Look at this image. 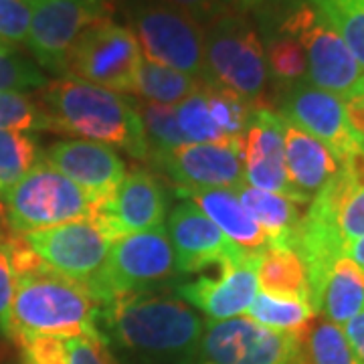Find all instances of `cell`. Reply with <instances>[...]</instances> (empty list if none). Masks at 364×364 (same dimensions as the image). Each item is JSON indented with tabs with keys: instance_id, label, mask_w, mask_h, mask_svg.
I'll list each match as a JSON object with an SVG mask.
<instances>
[{
	"instance_id": "6da1fadb",
	"label": "cell",
	"mask_w": 364,
	"mask_h": 364,
	"mask_svg": "<svg viewBox=\"0 0 364 364\" xmlns=\"http://www.w3.org/2000/svg\"><path fill=\"white\" fill-rule=\"evenodd\" d=\"M39 104L49 114L53 132L87 142L117 146L136 160H148V140L136 104L126 95L73 77L41 87Z\"/></svg>"
},
{
	"instance_id": "7a4b0ae2",
	"label": "cell",
	"mask_w": 364,
	"mask_h": 364,
	"mask_svg": "<svg viewBox=\"0 0 364 364\" xmlns=\"http://www.w3.org/2000/svg\"><path fill=\"white\" fill-rule=\"evenodd\" d=\"M100 310L85 287L53 272L43 259L14 273L11 324L16 342L35 336L104 338L97 328Z\"/></svg>"
},
{
	"instance_id": "3957f363",
	"label": "cell",
	"mask_w": 364,
	"mask_h": 364,
	"mask_svg": "<svg viewBox=\"0 0 364 364\" xmlns=\"http://www.w3.org/2000/svg\"><path fill=\"white\" fill-rule=\"evenodd\" d=\"M100 318L122 346L148 354L195 352L205 330L184 299L158 289L114 296L102 306Z\"/></svg>"
},
{
	"instance_id": "277c9868",
	"label": "cell",
	"mask_w": 364,
	"mask_h": 364,
	"mask_svg": "<svg viewBox=\"0 0 364 364\" xmlns=\"http://www.w3.org/2000/svg\"><path fill=\"white\" fill-rule=\"evenodd\" d=\"M132 33L146 61L207 81L205 26L164 0H126Z\"/></svg>"
},
{
	"instance_id": "5b68a950",
	"label": "cell",
	"mask_w": 364,
	"mask_h": 364,
	"mask_svg": "<svg viewBox=\"0 0 364 364\" xmlns=\"http://www.w3.org/2000/svg\"><path fill=\"white\" fill-rule=\"evenodd\" d=\"M9 233L26 235L91 217V205L75 182L47 160L37 164L2 195Z\"/></svg>"
},
{
	"instance_id": "8992f818",
	"label": "cell",
	"mask_w": 364,
	"mask_h": 364,
	"mask_svg": "<svg viewBox=\"0 0 364 364\" xmlns=\"http://www.w3.org/2000/svg\"><path fill=\"white\" fill-rule=\"evenodd\" d=\"M265 33H282L298 41L308 63V81L342 100L356 90L364 75L348 45L306 0L289 2Z\"/></svg>"
},
{
	"instance_id": "52a82bcc",
	"label": "cell",
	"mask_w": 364,
	"mask_h": 364,
	"mask_svg": "<svg viewBox=\"0 0 364 364\" xmlns=\"http://www.w3.org/2000/svg\"><path fill=\"white\" fill-rule=\"evenodd\" d=\"M207 83L259 105L267 87V59L255 26L245 16L227 13L205 26Z\"/></svg>"
},
{
	"instance_id": "ba28073f",
	"label": "cell",
	"mask_w": 364,
	"mask_h": 364,
	"mask_svg": "<svg viewBox=\"0 0 364 364\" xmlns=\"http://www.w3.org/2000/svg\"><path fill=\"white\" fill-rule=\"evenodd\" d=\"M176 273L166 227L119 237L112 243L100 275L87 287L100 308L119 294L156 289Z\"/></svg>"
},
{
	"instance_id": "9c48e42d",
	"label": "cell",
	"mask_w": 364,
	"mask_h": 364,
	"mask_svg": "<svg viewBox=\"0 0 364 364\" xmlns=\"http://www.w3.org/2000/svg\"><path fill=\"white\" fill-rule=\"evenodd\" d=\"M306 336L263 328L247 316L207 322L196 364H304Z\"/></svg>"
},
{
	"instance_id": "30bf717a",
	"label": "cell",
	"mask_w": 364,
	"mask_h": 364,
	"mask_svg": "<svg viewBox=\"0 0 364 364\" xmlns=\"http://www.w3.org/2000/svg\"><path fill=\"white\" fill-rule=\"evenodd\" d=\"M142 59L140 45L130 28L107 18L90 26L73 45L67 57L65 77L134 95V81Z\"/></svg>"
},
{
	"instance_id": "8fae6325",
	"label": "cell",
	"mask_w": 364,
	"mask_h": 364,
	"mask_svg": "<svg viewBox=\"0 0 364 364\" xmlns=\"http://www.w3.org/2000/svg\"><path fill=\"white\" fill-rule=\"evenodd\" d=\"M31 26L26 45L37 63L65 77L67 57L77 39L102 21L112 18L107 0H28Z\"/></svg>"
},
{
	"instance_id": "7c38bea8",
	"label": "cell",
	"mask_w": 364,
	"mask_h": 364,
	"mask_svg": "<svg viewBox=\"0 0 364 364\" xmlns=\"http://www.w3.org/2000/svg\"><path fill=\"white\" fill-rule=\"evenodd\" d=\"M21 237L47 267L77 282L85 289L100 275L114 243L90 219L57 225Z\"/></svg>"
},
{
	"instance_id": "4fadbf2b",
	"label": "cell",
	"mask_w": 364,
	"mask_h": 364,
	"mask_svg": "<svg viewBox=\"0 0 364 364\" xmlns=\"http://www.w3.org/2000/svg\"><path fill=\"white\" fill-rule=\"evenodd\" d=\"M279 116L320 140L338 162L360 148L348 126L342 97L316 87L310 81H298L286 87Z\"/></svg>"
},
{
	"instance_id": "5bb4252c",
	"label": "cell",
	"mask_w": 364,
	"mask_h": 364,
	"mask_svg": "<svg viewBox=\"0 0 364 364\" xmlns=\"http://www.w3.org/2000/svg\"><path fill=\"white\" fill-rule=\"evenodd\" d=\"M257 263L259 253H249L239 259L219 265L217 277H198L178 286V298L195 306L208 322H223L245 316L257 296Z\"/></svg>"
},
{
	"instance_id": "9a60e30c",
	"label": "cell",
	"mask_w": 364,
	"mask_h": 364,
	"mask_svg": "<svg viewBox=\"0 0 364 364\" xmlns=\"http://www.w3.org/2000/svg\"><path fill=\"white\" fill-rule=\"evenodd\" d=\"M178 188H231L243 184V146L184 144L148 158Z\"/></svg>"
},
{
	"instance_id": "2e32d148",
	"label": "cell",
	"mask_w": 364,
	"mask_h": 364,
	"mask_svg": "<svg viewBox=\"0 0 364 364\" xmlns=\"http://www.w3.org/2000/svg\"><path fill=\"white\" fill-rule=\"evenodd\" d=\"M166 219V193L148 170L136 168L122 181L114 198L91 210L95 223L112 241L130 233L162 227Z\"/></svg>"
},
{
	"instance_id": "e0dca14e",
	"label": "cell",
	"mask_w": 364,
	"mask_h": 364,
	"mask_svg": "<svg viewBox=\"0 0 364 364\" xmlns=\"http://www.w3.org/2000/svg\"><path fill=\"white\" fill-rule=\"evenodd\" d=\"M45 160L85 193L91 210L107 205L126 178V164L109 146L87 140L53 144Z\"/></svg>"
},
{
	"instance_id": "ac0fdd59",
	"label": "cell",
	"mask_w": 364,
	"mask_h": 364,
	"mask_svg": "<svg viewBox=\"0 0 364 364\" xmlns=\"http://www.w3.org/2000/svg\"><path fill=\"white\" fill-rule=\"evenodd\" d=\"M166 233L178 273H198L210 265H221L225 261L249 255L233 245L191 200L172 208Z\"/></svg>"
},
{
	"instance_id": "d6986e66",
	"label": "cell",
	"mask_w": 364,
	"mask_h": 364,
	"mask_svg": "<svg viewBox=\"0 0 364 364\" xmlns=\"http://www.w3.org/2000/svg\"><path fill=\"white\" fill-rule=\"evenodd\" d=\"M243 181L245 184L291 198L286 174L284 117L257 105L243 134ZM294 200V198H291Z\"/></svg>"
},
{
	"instance_id": "ffe728a7",
	"label": "cell",
	"mask_w": 364,
	"mask_h": 364,
	"mask_svg": "<svg viewBox=\"0 0 364 364\" xmlns=\"http://www.w3.org/2000/svg\"><path fill=\"white\" fill-rule=\"evenodd\" d=\"M284 150L291 198L308 205L338 174L340 162L320 140L287 119H284Z\"/></svg>"
},
{
	"instance_id": "44dd1931",
	"label": "cell",
	"mask_w": 364,
	"mask_h": 364,
	"mask_svg": "<svg viewBox=\"0 0 364 364\" xmlns=\"http://www.w3.org/2000/svg\"><path fill=\"white\" fill-rule=\"evenodd\" d=\"M178 195L200 208L233 245L245 253H261L267 237L231 188H178Z\"/></svg>"
},
{
	"instance_id": "7402d4cb",
	"label": "cell",
	"mask_w": 364,
	"mask_h": 364,
	"mask_svg": "<svg viewBox=\"0 0 364 364\" xmlns=\"http://www.w3.org/2000/svg\"><path fill=\"white\" fill-rule=\"evenodd\" d=\"M235 195L251 215V219L263 229L267 237V245L296 247L299 223L304 217L299 210V203L279 193L253 188L245 182L235 188Z\"/></svg>"
},
{
	"instance_id": "603a6c76",
	"label": "cell",
	"mask_w": 364,
	"mask_h": 364,
	"mask_svg": "<svg viewBox=\"0 0 364 364\" xmlns=\"http://www.w3.org/2000/svg\"><path fill=\"white\" fill-rule=\"evenodd\" d=\"M257 287L261 289V294H267L273 298L298 299L312 308L308 273L296 249L272 247V245L263 249L257 263Z\"/></svg>"
},
{
	"instance_id": "cb8c5ba5",
	"label": "cell",
	"mask_w": 364,
	"mask_h": 364,
	"mask_svg": "<svg viewBox=\"0 0 364 364\" xmlns=\"http://www.w3.org/2000/svg\"><path fill=\"white\" fill-rule=\"evenodd\" d=\"M364 310V269L350 257L334 261L322 291V308L328 322L346 326Z\"/></svg>"
},
{
	"instance_id": "d4e9b609",
	"label": "cell",
	"mask_w": 364,
	"mask_h": 364,
	"mask_svg": "<svg viewBox=\"0 0 364 364\" xmlns=\"http://www.w3.org/2000/svg\"><path fill=\"white\" fill-rule=\"evenodd\" d=\"M203 83L205 81L191 77L182 71L142 59V65L138 69V75L134 81V95L138 100L174 107L184 102L188 95L200 90Z\"/></svg>"
},
{
	"instance_id": "484cf974",
	"label": "cell",
	"mask_w": 364,
	"mask_h": 364,
	"mask_svg": "<svg viewBox=\"0 0 364 364\" xmlns=\"http://www.w3.org/2000/svg\"><path fill=\"white\" fill-rule=\"evenodd\" d=\"M314 316L316 312L304 301L273 298L267 294H257L247 310V318L253 322L284 334H308Z\"/></svg>"
},
{
	"instance_id": "4316f807",
	"label": "cell",
	"mask_w": 364,
	"mask_h": 364,
	"mask_svg": "<svg viewBox=\"0 0 364 364\" xmlns=\"http://www.w3.org/2000/svg\"><path fill=\"white\" fill-rule=\"evenodd\" d=\"M174 114L176 122L181 126L184 138L188 144H221V146H243V138H229L221 132V128L215 124V119L210 116L205 97V90L200 85V90L195 91L193 95H188L184 102L174 105Z\"/></svg>"
},
{
	"instance_id": "83f0119b",
	"label": "cell",
	"mask_w": 364,
	"mask_h": 364,
	"mask_svg": "<svg viewBox=\"0 0 364 364\" xmlns=\"http://www.w3.org/2000/svg\"><path fill=\"white\" fill-rule=\"evenodd\" d=\"M324 16L364 69V0H306Z\"/></svg>"
},
{
	"instance_id": "f1b7e54d",
	"label": "cell",
	"mask_w": 364,
	"mask_h": 364,
	"mask_svg": "<svg viewBox=\"0 0 364 364\" xmlns=\"http://www.w3.org/2000/svg\"><path fill=\"white\" fill-rule=\"evenodd\" d=\"M136 109L142 119L144 132H146V140H148V150L150 154H160V152H170L178 146L188 144L184 138L181 126L176 122V114L172 105L154 104V102H146V100H134Z\"/></svg>"
},
{
	"instance_id": "f546056e",
	"label": "cell",
	"mask_w": 364,
	"mask_h": 364,
	"mask_svg": "<svg viewBox=\"0 0 364 364\" xmlns=\"http://www.w3.org/2000/svg\"><path fill=\"white\" fill-rule=\"evenodd\" d=\"M205 90V97H207V105L210 116L215 119V124L221 128V132L229 138H243V134L247 130L253 109L257 105L245 102L241 95H237L233 91L213 85V83H203Z\"/></svg>"
},
{
	"instance_id": "4dcf8cb0",
	"label": "cell",
	"mask_w": 364,
	"mask_h": 364,
	"mask_svg": "<svg viewBox=\"0 0 364 364\" xmlns=\"http://www.w3.org/2000/svg\"><path fill=\"white\" fill-rule=\"evenodd\" d=\"M263 47H265L267 71L277 83L289 87L304 77H308L306 55L294 37L282 35V33H267V41Z\"/></svg>"
},
{
	"instance_id": "1f68e13d",
	"label": "cell",
	"mask_w": 364,
	"mask_h": 364,
	"mask_svg": "<svg viewBox=\"0 0 364 364\" xmlns=\"http://www.w3.org/2000/svg\"><path fill=\"white\" fill-rule=\"evenodd\" d=\"M37 160L39 150L26 134L0 130V195L21 181Z\"/></svg>"
},
{
	"instance_id": "d6a6232c",
	"label": "cell",
	"mask_w": 364,
	"mask_h": 364,
	"mask_svg": "<svg viewBox=\"0 0 364 364\" xmlns=\"http://www.w3.org/2000/svg\"><path fill=\"white\" fill-rule=\"evenodd\" d=\"M0 130H53V122L43 105L35 104L21 91H0Z\"/></svg>"
},
{
	"instance_id": "836d02e7",
	"label": "cell",
	"mask_w": 364,
	"mask_h": 364,
	"mask_svg": "<svg viewBox=\"0 0 364 364\" xmlns=\"http://www.w3.org/2000/svg\"><path fill=\"white\" fill-rule=\"evenodd\" d=\"M310 364H360L352 352L344 330L332 322H320L308 334Z\"/></svg>"
},
{
	"instance_id": "e575fe53",
	"label": "cell",
	"mask_w": 364,
	"mask_h": 364,
	"mask_svg": "<svg viewBox=\"0 0 364 364\" xmlns=\"http://www.w3.org/2000/svg\"><path fill=\"white\" fill-rule=\"evenodd\" d=\"M49 81L33 63L0 43V91H23L43 87Z\"/></svg>"
},
{
	"instance_id": "d590c367",
	"label": "cell",
	"mask_w": 364,
	"mask_h": 364,
	"mask_svg": "<svg viewBox=\"0 0 364 364\" xmlns=\"http://www.w3.org/2000/svg\"><path fill=\"white\" fill-rule=\"evenodd\" d=\"M31 26V2L28 0H0V43L21 45L26 43Z\"/></svg>"
},
{
	"instance_id": "8d00e7d4",
	"label": "cell",
	"mask_w": 364,
	"mask_h": 364,
	"mask_svg": "<svg viewBox=\"0 0 364 364\" xmlns=\"http://www.w3.org/2000/svg\"><path fill=\"white\" fill-rule=\"evenodd\" d=\"M67 364H112L105 338H63Z\"/></svg>"
},
{
	"instance_id": "74e56055",
	"label": "cell",
	"mask_w": 364,
	"mask_h": 364,
	"mask_svg": "<svg viewBox=\"0 0 364 364\" xmlns=\"http://www.w3.org/2000/svg\"><path fill=\"white\" fill-rule=\"evenodd\" d=\"M14 296V273L4 247H0V332L13 338L11 306Z\"/></svg>"
},
{
	"instance_id": "f35d334b",
	"label": "cell",
	"mask_w": 364,
	"mask_h": 364,
	"mask_svg": "<svg viewBox=\"0 0 364 364\" xmlns=\"http://www.w3.org/2000/svg\"><path fill=\"white\" fill-rule=\"evenodd\" d=\"M164 2L181 9L182 13L191 14L196 23L203 26L210 25L213 21L221 18L227 13H233L223 4L221 0H164Z\"/></svg>"
},
{
	"instance_id": "ab89813d",
	"label": "cell",
	"mask_w": 364,
	"mask_h": 364,
	"mask_svg": "<svg viewBox=\"0 0 364 364\" xmlns=\"http://www.w3.org/2000/svg\"><path fill=\"white\" fill-rule=\"evenodd\" d=\"M344 336L348 340L356 360L364 364V310L344 326Z\"/></svg>"
},
{
	"instance_id": "60d3db41",
	"label": "cell",
	"mask_w": 364,
	"mask_h": 364,
	"mask_svg": "<svg viewBox=\"0 0 364 364\" xmlns=\"http://www.w3.org/2000/svg\"><path fill=\"white\" fill-rule=\"evenodd\" d=\"M346 257H350L354 263H358L364 269V237L356 239L354 243H350V245L346 247Z\"/></svg>"
},
{
	"instance_id": "b9f144b4",
	"label": "cell",
	"mask_w": 364,
	"mask_h": 364,
	"mask_svg": "<svg viewBox=\"0 0 364 364\" xmlns=\"http://www.w3.org/2000/svg\"><path fill=\"white\" fill-rule=\"evenodd\" d=\"M223 4L229 9V11H235V13H245L249 9H253V6H257L261 2H265V0H221Z\"/></svg>"
},
{
	"instance_id": "7bdbcfd3",
	"label": "cell",
	"mask_w": 364,
	"mask_h": 364,
	"mask_svg": "<svg viewBox=\"0 0 364 364\" xmlns=\"http://www.w3.org/2000/svg\"><path fill=\"white\" fill-rule=\"evenodd\" d=\"M6 237H9V235H4V219H0V247L4 245Z\"/></svg>"
},
{
	"instance_id": "ee69618b",
	"label": "cell",
	"mask_w": 364,
	"mask_h": 364,
	"mask_svg": "<svg viewBox=\"0 0 364 364\" xmlns=\"http://www.w3.org/2000/svg\"><path fill=\"white\" fill-rule=\"evenodd\" d=\"M356 90H360L364 93V75L360 77V81H358V85H356Z\"/></svg>"
},
{
	"instance_id": "f6af8a7d",
	"label": "cell",
	"mask_w": 364,
	"mask_h": 364,
	"mask_svg": "<svg viewBox=\"0 0 364 364\" xmlns=\"http://www.w3.org/2000/svg\"><path fill=\"white\" fill-rule=\"evenodd\" d=\"M0 219H4V205H2V198H0Z\"/></svg>"
}]
</instances>
